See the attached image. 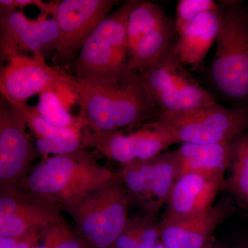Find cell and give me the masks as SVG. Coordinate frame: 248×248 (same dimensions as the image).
<instances>
[{
    "instance_id": "obj_31",
    "label": "cell",
    "mask_w": 248,
    "mask_h": 248,
    "mask_svg": "<svg viewBox=\"0 0 248 248\" xmlns=\"http://www.w3.org/2000/svg\"><path fill=\"white\" fill-rule=\"evenodd\" d=\"M236 248H248V241H244L240 243Z\"/></svg>"
},
{
    "instance_id": "obj_13",
    "label": "cell",
    "mask_w": 248,
    "mask_h": 248,
    "mask_svg": "<svg viewBox=\"0 0 248 248\" xmlns=\"http://www.w3.org/2000/svg\"><path fill=\"white\" fill-rule=\"evenodd\" d=\"M6 61L0 72V93L11 105L24 104L49 86L61 84L64 70L48 66L45 57L20 54Z\"/></svg>"
},
{
    "instance_id": "obj_1",
    "label": "cell",
    "mask_w": 248,
    "mask_h": 248,
    "mask_svg": "<svg viewBox=\"0 0 248 248\" xmlns=\"http://www.w3.org/2000/svg\"><path fill=\"white\" fill-rule=\"evenodd\" d=\"M62 85L75 93L85 127L110 133L157 118L161 110L147 89L143 75L128 65L115 76L77 79L65 71Z\"/></svg>"
},
{
    "instance_id": "obj_30",
    "label": "cell",
    "mask_w": 248,
    "mask_h": 248,
    "mask_svg": "<svg viewBox=\"0 0 248 248\" xmlns=\"http://www.w3.org/2000/svg\"><path fill=\"white\" fill-rule=\"evenodd\" d=\"M39 235H40V233L22 238L19 241L18 248H32V246L37 241V238L39 237Z\"/></svg>"
},
{
    "instance_id": "obj_2",
    "label": "cell",
    "mask_w": 248,
    "mask_h": 248,
    "mask_svg": "<svg viewBox=\"0 0 248 248\" xmlns=\"http://www.w3.org/2000/svg\"><path fill=\"white\" fill-rule=\"evenodd\" d=\"M221 27L210 67L214 89L232 108L248 109V9L242 1H218Z\"/></svg>"
},
{
    "instance_id": "obj_24",
    "label": "cell",
    "mask_w": 248,
    "mask_h": 248,
    "mask_svg": "<svg viewBox=\"0 0 248 248\" xmlns=\"http://www.w3.org/2000/svg\"><path fill=\"white\" fill-rule=\"evenodd\" d=\"M81 237L72 231L66 222L55 223L40 233L32 248H85Z\"/></svg>"
},
{
    "instance_id": "obj_17",
    "label": "cell",
    "mask_w": 248,
    "mask_h": 248,
    "mask_svg": "<svg viewBox=\"0 0 248 248\" xmlns=\"http://www.w3.org/2000/svg\"><path fill=\"white\" fill-rule=\"evenodd\" d=\"M181 175L195 173L219 183L227 187L224 176L231 166V143L195 144L182 143L177 150Z\"/></svg>"
},
{
    "instance_id": "obj_8",
    "label": "cell",
    "mask_w": 248,
    "mask_h": 248,
    "mask_svg": "<svg viewBox=\"0 0 248 248\" xmlns=\"http://www.w3.org/2000/svg\"><path fill=\"white\" fill-rule=\"evenodd\" d=\"M172 47L143 75L147 89L161 112H184L217 103L213 94L186 70Z\"/></svg>"
},
{
    "instance_id": "obj_32",
    "label": "cell",
    "mask_w": 248,
    "mask_h": 248,
    "mask_svg": "<svg viewBox=\"0 0 248 248\" xmlns=\"http://www.w3.org/2000/svg\"><path fill=\"white\" fill-rule=\"evenodd\" d=\"M154 248H167L166 246H164V244L161 243V241H159V242L156 244V246Z\"/></svg>"
},
{
    "instance_id": "obj_29",
    "label": "cell",
    "mask_w": 248,
    "mask_h": 248,
    "mask_svg": "<svg viewBox=\"0 0 248 248\" xmlns=\"http://www.w3.org/2000/svg\"><path fill=\"white\" fill-rule=\"evenodd\" d=\"M22 238L0 237V248H18Z\"/></svg>"
},
{
    "instance_id": "obj_5",
    "label": "cell",
    "mask_w": 248,
    "mask_h": 248,
    "mask_svg": "<svg viewBox=\"0 0 248 248\" xmlns=\"http://www.w3.org/2000/svg\"><path fill=\"white\" fill-rule=\"evenodd\" d=\"M138 0L125 1L99 23L67 73L77 79L115 76L128 64L129 16Z\"/></svg>"
},
{
    "instance_id": "obj_12",
    "label": "cell",
    "mask_w": 248,
    "mask_h": 248,
    "mask_svg": "<svg viewBox=\"0 0 248 248\" xmlns=\"http://www.w3.org/2000/svg\"><path fill=\"white\" fill-rule=\"evenodd\" d=\"M60 205L20 192L1 194L0 237L24 238L64 221Z\"/></svg>"
},
{
    "instance_id": "obj_18",
    "label": "cell",
    "mask_w": 248,
    "mask_h": 248,
    "mask_svg": "<svg viewBox=\"0 0 248 248\" xmlns=\"http://www.w3.org/2000/svg\"><path fill=\"white\" fill-rule=\"evenodd\" d=\"M180 175L177 151L161 153L148 160V197L146 210L158 213L167 203L171 191Z\"/></svg>"
},
{
    "instance_id": "obj_9",
    "label": "cell",
    "mask_w": 248,
    "mask_h": 248,
    "mask_svg": "<svg viewBox=\"0 0 248 248\" xmlns=\"http://www.w3.org/2000/svg\"><path fill=\"white\" fill-rule=\"evenodd\" d=\"M116 4L112 0H63L55 2L52 17L59 40L54 54L56 68L68 69L85 42Z\"/></svg>"
},
{
    "instance_id": "obj_6",
    "label": "cell",
    "mask_w": 248,
    "mask_h": 248,
    "mask_svg": "<svg viewBox=\"0 0 248 248\" xmlns=\"http://www.w3.org/2000/svg\"><path fill=\"white\" fill-rule=\"evenodd\" d=\"M176 143H231L248 130V109L210 107L179 112H161L155 120Z\"/></svg>"
},
{
    "instance_id": "obj_27",
    "label": "cell",
    "mask_w": 248,
    "mask_h": 248,
    "mask_svg": "<svg viewBox=\"0 0 248 248\" xmlns=\"http://www.w3.org/2000/svg\"><path fill=\"white\" fill-rule=\"evenodd\" d=\"M35 146L37 151L46 156L48 154L66 155L75 153L83 146L82 133L72 138L62 140H40L36 139Z\"/></svg>"
},
{
    "instance_id": "obj_35",
    "label": "cell",
    "mask_w": 248,
    "mask_h": 248,
    "mask_svg": "<svg viewBox=\"0 0 248 248\" xmlns=\"http://www.w3.org/2000/svg\"><path fill=\"white\" fill-rule=\"evenodd\" d=\"M208 248H209V247H208Z\"/></svg>"
},
{
    "instance_id": "obj_28",
    "label": "cell",
    "mask_w": 248,
    "mask_h": 248,
    "mask_svg": "<svg viewBox=\"0 0 248 248\" xmlns=\"http://www.w3.org/2000/svg\"><path fill=\"white\" fill-rule=\"evenodd\" d=\"M161 226L155 220L147 227L138 244L133 248H154L160 241Z\"/></svg>"
},
{
    "instance_id": "obj_21",
    "label": "cell",
    "mask_w": 248,
    "mask_h": 248,
    "mask_svg": "<svg viewBox=\"0 0 248 248\" xmlns=\"http://www.w3.org/2000/svg\"><path fill=\"white\" fill-rule=\"evenodd\" d=\"M13 107L22 116L36 139L54 140L70 138L81 134V130L85 128L84 124L71 128H60L52 125L41 117L36 107H30L27 103Z\"/></svg>"
},
{
    "instance_id": "obj_25",
    "label": "cell",
    "mask_w": 248,
    "mask_h": 248,
    "mask_svg": "<svg viewBox=\"0 0 248 248\" xmlns=\"http://www.w3.org/2000/svg\"><path fill=\"white\" fill-rule=\"evenodd\" d=\"M218 8V3L213 0H179L174 21L178 33L200 15L216 11Z\"/></svg>"
},
{
    "instance_id": "obj_4",
    "label": "cell",
    "mask_w": 248,
    "mask_h": 248,
    "mask_svg": "<svg viewBox=\"0 0 248 248\" xmlns=\"http://www.w3.org/2000/svg\"><path fill=\"white\" fill-rule=\"evenodd\" d=\"M130 196L118 174L101 188L66 208L77 233L91 248H112L128 223Z\"/></svg>"
},
{
    "instance_id": "obj_14",
    "label": "cell",
    "mask_w": 248,
    "mask_h": 248,
    "mask_svg": "<svg viewBox=\"0 0 248 248\" xmlns=\"http://www.w3.org/2000/svg\"><path fill=\"white\" fill-rule=\"evenodd\" d=\"M231 200L223 199L205 213L172 222H162L160 241L167 248H208L217 227L231 215Z\"/></svg>"
},
{
    "instance_id": "obj_26",
    "label": "cell",
    "mask_w": 248,
    "mask_h": 248,
    "mask_svg": "<svg viewBox=\"0 0 248 248\" xmlns=\"http://www.w3.org/2000/svg\"><path fill=\"white\" fill-rule=\"evenodd\" d=\"M154 215L148 214L144 217L129 218L122 234L116 240L112 248H133L147 227L154 221Z\"/></svg>"
},
{
    "instance_id": "obj_34",
    "label": "cell",
    "mask_w": 248,
    "mask_h": 248,
    "mask_svg": "<svg viewBox=\"0 0 248 248\" xmlns=\"http://www.w3.org/2000/svg\"><path fill=\"white\" fill-rule=\"evenodd\" d=\"M247 7H248V6H247Z\"/></svg>"
},
{
    "instance_id": "obj_22",
    "label": "cell",
    "mask_w": 248,
    "mask_h": 248,
    "mask_svg": "<svg viewBox=\"0 0 248 248\" xmlns=\"http://www.w3.org/2000/svg\"><path fill=\"white\" fill-rule=\"evenodd\" d=\"M58 84H60L52 85L40 93L38 104L36 106L38 113L48 123L60 128H71L79 124L84 125L79 117H73L62 104L61 99L55 92Z\"/></svg>"
},
{
    "instance_id": "obj_3",
    "label": "cell",
    "mask_w": 248,
    "mask_h": 248,
    "mask_svg": "<svg viewBox=\"0 0 248 248\" xmlns=\"http://www.w3.org/2000/svg\"><path fill=\"white\" fill-rule=\"evenodd\" d=\"M54 155L40 163L27 176L28 193L66 209L101 188L115 177L84 150Z\"/></svg>"
},
{
    "instance_id": "obj_11",
    "label": "cell",
    "mask_w": 248,
    "mask_h": 248,
    "mask_svg": "<svg viewBox=\"0 0 248 248\" xmlns=\"http://www.w3.org/2000/svg\"><path fill=\"white\" fill-rule=\"evenodd\" d=\"M0 32L1 62L23 51L45 57L50 50L55 51L59 40L58 23L54 18L43 14L31 20L14 9L1 8Z\"/></svg>"
},
{
    "instance_id": "obj_23",
    "label": "cell",
    "mask_w": 248,
    "mask_h": 248,
    "mask_svg": "<svg viewBox=\"0 0 248 248\" xmlns=\"http://www.w3.org/2000/svg\"><path fill=\"white\" fill-rule=\"evenodd\" d=\"M118 176L128 190L130 198L132 196L146 210L148 197V160H137L124 165Z\"/></svg>"
},
{
    "instance_id": "obj_10",
    "label": "cell",
    "mask_w": 248,
    "mask_h": 248,
    "mask_svg": "<svg viewBox=\"0 0 248 248\" xmlns=\"http://www.w3.org/2000/svg\"><path fill=\"white\" fill-rule=\"evenodd\" d=\"M21 114L4 98L0 103L1 194L19 192L37 149L26 131Z\"/></svg>"
},
{
    "instance_id": "obj_15",
    "label": "cell",
    "mask_w": 248,
    "mask_h": 248,
    "mask_svg": "<svg viewBox=\"0 0 248 248\" xmlns=\"http://www.w3.org/2000/svg\"><path fill=\"white\" fill-rule=\"evenodd\" d=\"M225 188L200 174H182L171 191L162 222L181 221L205 213L215 205L218 192Z\"/></svg>"
},
{
    "instance_id": "obj_7",
    "label": "cell",
    "mask_w": 248,
    "mask_h": 248,
    "mask_svg": "<svg viewBox=\"0 0 248 248\" xmlns=\"http://www.w3.org/2000/svg\"><path fill=\"white\" fill-rule=\"evenodd\" d=\"M128 65L146 73L167 53L177 38L175 22L159 5L138 1L129 16Z\"/></svg>"
},
{
    "instance_id": "obj_33",
    "label": "cell",
    "mask_w": 248,
    "mask_h": 248,
    "mask_svg": "<svg viewBox=\"0 0 248 248\" xmlns=\"http://www.w3.org/2000/svg\"><path fill=\"white\" fill-rule=\"evenodd\" d=\"M90 248V247H89V246H88V247H86V248Z\"/></svg>"
},
{
    "instance_id": "obj_16",
    "label": "cell",
    "mask_w": 248,
    "mask_h": 248,
    "mask_svg": "<svg viewBox=\"0 0 248 248\" xmlns=\"http://www.w3.org/2000/svg\"><path fill=\"white\" fill-rule=\"evenodd\" d=\"M221 27L219 11L200 15L178 33L172 51L185 66L197 68L203 61Z\"/></svg>"
},
{
    "instance_id": "obj_20",
    "label": "cell",
    "mask_w": 248,
    "mask_h": 248,
    "mask_svg": "<svg viewBox=\"0 0 248 248\" xmlns=\"http://www.w3.org/2000/svg\"><path fill=\"white\" fill-rule=\"evenodd\" d=\"M231 171L227 187L248 205V133L238 136L231 142Z\"/></svg>"
},
{
    "instance_id": "obj_19",
    "label": "cell",
    "mask_w": 248,
    "mask_h": 248,
    "mask_svg": "<svg viewBox=\"0 0 248 248\" xmlns=\"http://www.w3.org/2000/svg\"><path fill=\"white\" fill-rule=\"evenodd\" d=\"M128 135L136 161L153 159L177 143L156 120Z\"/></svg>"
}]
</instances>
